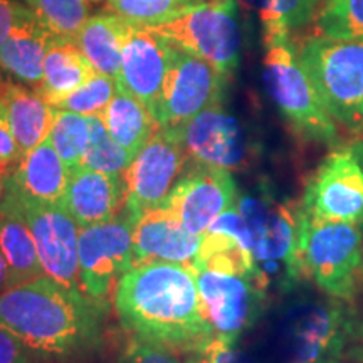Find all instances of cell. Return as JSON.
I'll return each instance as SVG.
<instances>
[{"instance_id": "1", "label": "cell", "mask_w": 363, "mask_h": 363, "mask_svg": "<svg viewBox=\"0 0 363 363\" xmlns=\"http://www.w3.org/2000/svg\"><path fill=\"white\" fill-rule=\"evenodd\" d=\"M115 306L135 338L177 353L201 350L214 338L192 264L145 262L118 279Z\"/></svg>"}, {"instance_id": "2", "label": "cell", "mask_w": 363, "mask_h": 363, "mask_svg": "<svg viewBox=\"0 0 363 363\" xmlns=\"http://www.w3.org/2000/svg\"><path fill=\"white\" fill-rule=\"evenodd\" d=\"M101 310L83 291L43 274L0 294V326L35 358L76 360L101 345Z\"/></svg>"}, {"instance_id": "3", "label": "cell", "mask_w": 363, "mask_h": 363, "mask_svg": "<svg viewBox=\"0 0 363 363\" xmlns=\"http://www.w3.org/2000/svg\"><path fill=\"white\" fill-rule=\"evenodd\" d=\"M299 62L335 123L363 131V43L316 35L296 48Z\"/></svg>"}, {"instance_id": "4", "label": "cell", "mask_w": 363, "mask_h": 363, "mask_svg": "<svg viewBox=\"0 0 363 363\" xmlns=\"http://www.w3.org/2000/svg\"><path fill=\"white\" fill-rule=\"evenodd\" d=\"M353 315L342 299L303 298L289 303L278 321L286 363H343L355 337Z\"/></svg>"}, {"instance_id": "5", "label": "cell", "mask_w": 363, "mask_h": 363, "mask_svg": "<svg viewBox=\"0 0 363 363\" xmlns=\"http://www.w3.org/2000/svg\"><path fill=\"white\" fill-rule=\"evenodd\" d=\"M238 208L252 238V256L267 286L289 291L305 274L299 254V206L279 202L267 190L238 195Z\"/></svg>"}, {"instance_id": "6", "label": "cell", "mask_w": 363, "mask_h": 363, "mask_svg": "<svg viewBox=\"0 0 363 363\" xmlns=\"http://www.w3.org/2000/svg\"><path fill=\"white\" fill-rule=\"evenodd\" d=\"M264 44V84L281 115L303 138L337 147L340 142L337 125L321 104L315 86L299 62L291 38Z\"/></svg>"}, {"instance_id": "7", "label": "cell", "mask_w": 363, "mask_h": 363, "mask_svg": "<svg viewBox=\"0 0 363 363\" xmlns=\"http://www.w3.org/2000/svg\"><path fill=\"white\" fill-rule=\"evenodd\" d=\"M305 274L326 296L350 301L363 274V233L355 224H311L299 208Z\"/></svg>"}, {"instance_id": "8", "label": "cell", "mask_w": 363, "mask_h": 363, "mask_svg": "<svg viewBox=\"0 0 363 363\" xmlns=\"http://www.w3.org/2000/svg\"><path fill=\"white\" fill-rule=\"evenodd\" d=\"M150 27L177 48L207 61L227 79L238 69L240 30L235 0H206Z\"/></svg>"}, {"instance_id": "9", "label": "cell", "mask_w": 363, "mask_h": 363, "mask_svg": "<svg viewBox=\"0 0 363 363\" xmlns=\"http://www.w3.org/2000/svg\"><path fill=\"white\" fill-rule=\"evenodd\" d=\"M138 219L123 207L115 219L79 233V281L84 296L104 311L116 278L133 267V234Z\"/></svg>"}, {"instance_id": "10", "label": "cell", "mask_w": 363, "mask_h": 363, "mask_svg": "<svg viewBox=\"0 0 363 363\" xmlns=\"http://www.w3.org/2000/svg\"><path fill=\"white\" fill-rule=\"evenodd\" d=\"M303 216L311 224L363 225V169L348 148H337L308 180Z\"/></svg>"}, {"instance_id": "11", "label": "cell", "mask_w": 363, "mask_h": 363, "mask_svg": "<svg viewBox=\"0 0 363 363\" xmlns=\"http://www.w3.org/2000/svg\"><path fill=\"white\" fill-rule=\"evenodd\" d=\"M203 315L214 338L235 343L264 310L269 286L259 276H239L194 267Z\"/></svg>"}, {"instance_id": "12", "label": "cell", "mask_w": 363, "mask_h": 363, "mask_svg": "<svg viewBox=\"0 0 363 363\" xmlns=\"http://www.w3.org/2000/svg\"><path fill=\"white\" fill-rule=\"evenodd\" d=\"M227 78L203 59L174 45L169 74L158 103V128H179L207 108L222 103Z\"/></svg>"}, {"instance_id": "13", "label": "cell", "mask_w": 363, "mask_h": 363, "mask_svg": "<svg viewBox=\"0 0 363 363\" xmlns=\"http://www.w3.org/2000/svg\"><path fill=\"white\" fill-rule=\"evenodd\" d=\"M187 152L172 128H158L125 172V208L140 219L160 207L187 165Z\"/></svg>"}, {"instance_id": "14", "label": "cell", "mask_w": 363, "mask_h": 363, "mask_svg": "<svg viewBox=\"0 0 363 363\" xmlns=\"http://www.w3.org/2000/svg\"><path fill=\"white\" fill-rule=\"evenodd\" d=\"M17 197L45 274L67 288L83 291L79 281L81 227L78 222L61 203L34 201L19 194Z\"/></svg>"}, {"instance_id": "15", "label": "cell", "mask_w": 363, "mask_h": 363, "mask_svg": "<svg viewBox=\"0 0 363 363\" xmlns=\"http://www.w3.org/2000/svg\"><path fill=\"white\" fill-rule=\"evenodd\" d=\"M238 195L229 170L187 160L162 206L170 208L189 233L202 235L222 212L235 206Z\"/></svg>"}, {"instance_id": "16", "label": "cell", "mask_w": 363, "mask_h": 363, "mask_svg": "<svg viewBox=\"0 0 363 363\" xmlns=\"http://www.w3.org/2000/svg\"><path fill=\"white\" fill-rule=\"evenodd\" d=\"M172 130L179 135L189 160L229 172L242 170L251 163L252 145L246 131L222 108V103L207 108L185 125Z\"/></svg>"}, {"instance_id": "17", "label": "cell", "mask_w": 363, "mask_h": 363, "mask_svg": "<svg viewBox=\"0 0 363 363\" xmlns=\"http://www.w3.org/2000/svg\"><path fill=\"white\" fill-rule=\"evenodd\" d=\"M174 44L150 26L131 22L123 44L118 88L140 99L155 118L169 74Z\"/></svg>"}, {"instance_id": "18", "label": "cell", "mask_w": 363, "mask_h": 363, "mask_svg": "<svg viewBox=\"0 0 363 363\" xmlns=\"http://www.w3.org/2000/svg\"><path fill=\"white\" fill-rule=\"evenodd\" d=\"M202 235L182 225L174 212L160 206L145 212L135 225L133 266L145 262L192 264L201 251Z\"/></svg>"}, {"instance_id": "19", "label": "cell", "mask_w": 363, "mask_h": 363, "mask_svg": "<svg viewBox=\"0 0 363 363\" xmlns=\"http://www.w3.org/2000/svg\"><path fill=\"white\" fill-rule=\"evenodd\" d=\"M125 175H110L79 167L69 172L61 206L83 229L115 219L125 206Z\"/></svg>"}, {"instance_id": "20", "label": "cell", "mask_w": 363, "mask_h": 363, "mask_svg": "<svg viewBox=\"0 0 363 363\" xmlns=\"http://www.w3.org/2000/svg\"><path fill=\"white\" fill-rule=\"evenodd\" d=\"M67 182L69 169L48 136L38 147L22 153L19 160L13 163L7 184L22 197L61 203Z\"/></svg>"}, {"instance_id": "21", "label": "cell", "mask_w": 363, "mask_h": 363, "mask_svg": "<svg viewBox=\"0 0 363 363\" xmlns=\"http://www.w3.org/2000/svg\"><path fill=\"white\" fill-rule=\"evenodd\" d=\"M0 251L9 266V288L45 274L19 197L9 184L0 203Z\"/></svg>"}, {"instance_id": "22", "label": "cell", "mask_w": 363, "mask_h": 363, "mask_svg": "<svg viewBox=\"0 0 363 363\" xmlns=\"http://www.w3.org/2000/svg\"><path fill=\"white\" fill-rule=\"evenodd\" d=\"M56 34L39 16L17 27L0 45V69L19 83L38 89L44 78V59Z\"/></svg>"}, {"instance_id": "23", "label": "cell", "mask_w": 363, "mask_h": 363, "mask_svg": "<svg viewBox=\"0 0 363 363\" xmlns=\"http://www.w3.org/2000/svg\"><path fill=\"white\" fill-rule=\"evenodd\" d=\"M0 99L6 104L9 125L22 153L48 138L56 108L45 101L38 91L22 83L0 79Z\"/></svg>"}, {"instance_id": "24", "label": "cell", "mask_w": 363, "mask_h": 363, "mask_svg": "<svg viewBox=\"0 0 363 363\" xmlns=\"http://www.w3.org/2000/svg\"><path fill=\"white\" fill-rule=\"evenodd\" d=\"M96 74L74 38L56 35L44 59V78L38 93L54 106Z\"/></svg>"}, {"instance_id": "25", "label": "cell", "mask_w": 363, "mask_h": 363, "mask_svg": "<svg viewBox=\"0 0 363 363\" xmlns=\"http://www.w3.org/2000/svg\"><path fill=\"white\" fill-rule=\"evenodd\" d=\"M130 27L131 21L118 13H98L86 21L74 39L96 72L118 79Z\"/></svg>"}, {"instance_id": "26", "label": "cell", "mask_w": 363, "mask_h": 363, "mask_svg": "<svg viewBox=\"0 0 363 363\" xmlns=\"http://www.w3.org/2000/svg\"><path fill=\"white\" fill-rule=\"evenodd\" d=\"M101 120L111 138L133 158L158 130L148 108L118 86L115 96L103 111Z\"/></svg>"}, {"instance_id": "27", "label": "cell", "mask_w": 363, "mask_h": 363, "mask_svg": "<svg viewBox=\"0 0 363 363\" xmlns=\"http://www.w3.org/2000/svg\"><path fill=\"white\" fill-rule=\"evenodd\" d=\"M49 138L69 172L79 169L91 140L89 116L56 108Z\"/></svg>"}, {"instance_id": "28", "label": "cell", "mask_w": 363, "mask_h": 363, "mask_svg": "<svg viewBox=\"0 0 363 363\" xmlns=\"http://www.w3.org/2000/svg\"><path fill=\"white\" fill-rule=\"evenodd\" d=\"M320 0H262L261 21L264 43L291 38V30L313 21Z\"/></svg>"}, {"instance_id": "29", "label": "cell", "mask_w": 363, "mask_h": 363, "mask_svg": "<svg viewBox=\"0 0 363 363\" xmlns=\"http://www.w3.org/2000/svg\"><path fill=\"white\" fill-rule=\"evenodd\" d=\"M316 26L325 38L363 43V0H325Z\"/></svg>"}, {"instance_id": "30", "label": "cell", "mask_w": 363, "mask_h": 363, "mask_svg": "<svg viewBox=\"0 0 363 363\" xmlns=\"http://www.w3.org/2000/svg\"><path fill=\"white\" fill-rule=\"evenodd\" d=\"M89 147L81 167L110 175H125V172L128 170L135 158L111 138L101 116H89Z\"/></svg>"}, {"instance_id": "31", "label": "cell", "mask_w": 363, "mask_h": 363, "mask_svg": "<svg viewBox=\"0 0 363 363\" xmlns=\"http://www.w3.org/2000/svg\"><path fill=\"white\" fill-rule=\"evenodd\" d=\"M56 35L76 38L89 19L88 0H27Z\"/></svg>"}, {"instance_id": "32", "label": "cell", "mask_w": 363, "mask_h": 363, "mask_svg": "<svg viewBox=\"0 0 363 363\" xmlns=\"http://www.w3.org/2000/svg\"><path fill=\"white\" fill-rule=\"evenodd\" d=\"M116 79L96 72L83 86L72 91L66 98L54 104L57 110L79 113L84 116H101L103 111L115 96Z\"/></svg>"}, {"instance_id": "33", "label": "cell", "mask_w": 363, "mask_h": 363, "mask_svg": "<svg viewBox=\"0 0 363 363\" xmlns=\"http://www.w3.org/2000/svg\"><path fill=\"white\" fill-rule=\"evenodd\" d=\"M206 0H106L113 13L138 24H160L182 11Z\"/></svg>"}, {"instance_id": "34", "label": "cell", "mask_w": 363, "mask_h": 363, "mask_svg": "<svg viewBox=\"0 0 363 363\" xmlns=\"http://www.w3.org/2000/svg\"><path fill=\"white\" fill-rule=\"evenodd\" d=\"M187 363H257L246 352L235 348V343L212 338L201 350L185 353Z\"/></svg>"}, {"instance_id": "35", "label": "cell", "mask_w": 363, "mask_h": 363, "mask_svg": "<svg viewBox=\"0 0 363 363\" xmlns=\"http://www.w3.org/2000/svg\"><path fill=\"white\" fill-rule=\"evenodd\" d=\"M118 363H187L180 353L169 348L133 338L121 353Z\"/></svg>"}, {"instance_id": "36", "label": "cell", "mask_w": 363, "mask_h": 363, "mask_svg": "<svg viewBox=\"0 0 363 363\" xmlns=\"http://www.w3.org/2000/svg\"><path fill=\"white\" fill-rule=\"evenodd\" d=\"M38 16V12L27 4L16 0H0V45L9 39L17 27Z\"/></svg>"}, {"instance_id": "37", "label": "cell", "mask_w": 363, "mask_h": 363, "mask_svg": "<svg viewBox=\"0 0 363 363\" xmlns=\"http://www.w3.org/2000/svg\"><path fill=\"white\" fill-rule=\"evenodd\" d=\"M0 363H35L26 345L4 326H0Z\"/></svg>"}, {"instance_id": "38", "label": "cell", "mask_w": 363, "mask_h": 363, "mask_svg": "<svg viewBox=\"0 0 363 363\" xmlns=\"http://www.w3.org/2000/svg\"><path fill=\"white\" fill-rule=\"evenodd\" d=\"M22 157V152L12 133L6 111V104L0 99V163H16Z\"/></svg>"}, {"instance_id": "39", "label": "cell", "mask_w": 363, "mask_h": 363, "mask_svg": "<svg viewBox=\"0 0 363 363\" xmlns=\"http://www.w3.org/2000/svg\"><path fill=\"white\" fill-rule=\"evenodd\" d=\"M12 169H13V163L12 165H9V163H0V203H2L4 195H6L7 182H9V177L12 174Z\"/></svg>"}, {"instance_id": "40", "label": "cell", "mask_w": 363, "mask_h": 363, "mask_svg": "<svg viewBox=\"0 0 363 363\" xmlns=\"http://www.w3.org/2000/svg\"><path fill=\"white\" fill-rule=\"evenodd\" d=\"M9 288V266L2 251H0V294Z\"/></svg>"}, {"instance_id": "41", "label": "cell", "mask_w": 363, "mask_h": 363, "mask_svg": "<svg viewBox=\"0 0 363 363\" xmlns=\"http://www.w3.org/2000/svg\"><path fill=\"white\" fill-rule=\"evenodd\" d=\"M350 150H352V153L355 155L358 163H360V167L363 169V131H362L360 138L355 140V142L350 145Z\"/></svg>"}, {"instance_id": "42", "label": "cell", "mask_w": 363, "mask_h": 363, "mask_svg": "<svg viewBox=\"0 0 363 363\" xmlns=\"http://www.w3.org/2000/svg\"><path fill=\"white\" fill-rule=\"evenodd\" d=\"M355 337L363 342V316L360 318V321L355 323Z\"/></svg>"}, {"instance_id": "43", "label": "cell", "mask_w": 363, "mask_h": 363, "mask_svg": "<svg viewBox=\"0 0 363 363\" xmlns=\"http://www.w3.org/2000/svg\"><path fill=\"white\" fill-rule=\"evenodd\" d=\"M93 2H99V0H93Z\"/></svg>"}, {"instance_id": "44", "label": "cell", "mask_w": 363, "mask_h": 363, "mask_svg": "<svg viewBox=\"0 0 363 363\" xmlns=\"http://www.w3.org/2000/svg\"><path fill=\"white\" fill-rule=\"evenodd\" d=\"M24 2H27V0H24Z\"/></svg>"}]
</instances>
